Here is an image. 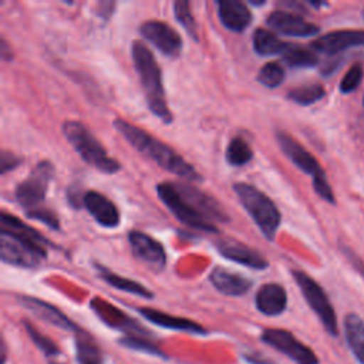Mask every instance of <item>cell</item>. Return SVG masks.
Instances as JSON below:
<instances>
[{"label": "cell", "mask_w": 364, "mask_h": 364, "mask_svg": "<svg viewBox=\"0 0 364 364\" xmlns=\"http://www.w3.org/2000/svg\"><path fill=\"white\" fill-rule=\"evenodd\" d=\"M218 17L223 27L230 31L242 33L252 23V11L247 4L239 0H219L216 3Z\"/></svg>", "instance_id": "d6986e66"}, {"label": "cell", "mask_w": 364, "mask_h": 364, "mask_svg": "<svg viewBox=\"0 0 364 364\" xmlns=\"http://www.w3.org/2000/svg\"><path fill=\"white\" fill-rule=\"evenodd\" d=\"M75 358L78 364H102V355L98 346L84 333H80L75 337Z\"/></svg>", "instance_id": "4316f807"}, {"label": "cell", "mask_w": 364, "mask_h": 364, "mask_svg": "<svg viewBox=\"0 0 364 364\" xmlns=\"http://www.w3.org/2000/svg\"><path fill=\"white\" fill-rule=\"evenodd\" d=\"M341 249H343V253L346 255V257L348 259V262L353 264V267L364 277V263H363V260H361L350 247L343 246Z\"/></svg>", "instance_id": "8d00e7d4"}, {"label": "cell", "mask_w": 364, "mask_h": 364, "mask_svg": "<svg viewBox=\"0 0 364 364\" xmlns=\"http://www.w3.org/2000/svg\"><path fill=\"white\" fill-rule=\"evenodd\" d=\"M346 343L360 364H364V320L355 314L348 313L344 317Z\"/></svg>", "instance_id": "603a6c76"}, {"label": "cell", "mask_w": 364, "mask_h": 364, "mask_svg": "<svg viewBox=\"0 0 364 364\" xmlns=\"http://www.w3.org/2000/svg\"><path fill=\"white\" fill-rule=\"evenodd\" d=\"M209 280L219 293L233 297L246 294L252 287V282L247 277L237 274L223 266L213 267L209 274Z\"/></svg>", "instance_id": "44dd1931"}, {"label": "cell", "mask_w": 364, "mask_h": 364, "mask_svg": "<svg viewBox=\"0 0 364 364\" xmlns=\"http://www.w3.org/2000/svg\"><path fill=\"white\" fill-rule=\"evenodd\" d=\"M175 18L181 23V26L185 28V31L195 40H198V26L191 11L189 1L185 0H176L172 4Z\"/></svg>", "instance_id": "d6a6232c"}, {"label": "cell", "mask_w": 364, "mask_h": 364, "mask_svg": "<svg viewBox=\"0 0 364 364\" xmlns=\"http://www.w3.org/2000/svg\"><path fill=\"white\" fill-rule=\"evenodd\" d=\"M363 80V68L360 64H354L350 67V70L344 74V77L340 81V91L344 94L353 92Z\"/></svg>", "instance_id": "836d02e7"}, {"label": "cell", "mask_w": 364, "mask_h": 364, "mask_svg": "<svg viewBox=\"0 0 364 364\" xmlns=\"http://www.w3.org/2000/svg\"><path fill=\"white\" fill-rule=\"evenodd\" d=\"M95 269L98 270V276L107 283L109 284L111 287L114 289H118L121 291H127V293H131V294H135V296H139V297H144V299H152L154 297V293L146 289L144 284L135 282V280H131L128 277H122L111 270H108L107 267L101 266V264H94Z\"/></svg>", "instance_id": "cb8c5ba5"}, {"label": "cell", "mask_w": 364, "mask_h": 364, "mask_svg": "<svg viewBox=\"0 0 364 364\" xmlns=\"http://www.w3.org/2000/svg\"><path fill=\"white\" fill-rule=\"evenodd\" d=\"M149 336H138V334H127L118 340V343L127 348H132L136 351H144L148 354H154L158 357H166V354L151 340Z\"/></svg>", "instance_id": "4dcf8cb0"}, {"label": "cell", "mask_w": 364, "mask_h": 364, "mask_svg": "<svg viewBox=\"0 0 364 364\" xmlns=\"http://www.w3.org/2000/svg\"><path fill=\"white\" fill-rule=\"evenodd\" d=\"M23 159L17 155H14L13 152L3 149L0 154V172L4 175L13 169H16L18 165H21Z\"/></svg>", "instance_id": "d590c367"}, {"label": "cell", "mask_w": 364, "mask_h": 364, "mask_svg": "<svg viewBox=\"0 0 364 364\" xmlns=\"http://www.w3.org/2000/svg\"><path fill=\"white\" fill-rule=\"evenodd\" d=\"M284 75L286 73L280 63L269 61L260 67L257 73V81L267 88H276L283 82Z\"/></svg>", "instance_id": "1f68e13d"}, {"label": "cell", "mask_w": 364, "mask_h": 364, "mask_svg": "<svg viewBox=\"0 0 364 364\" xmlns=\"http://www.w3.org/2000/svg\"><path fill=\"white\" fill-rule=\"evenodd\" d=\"M260 340L287 355L296 364H320L316 353L287 330L264 328L260 334Z\"/></svg>", "instance_id": "30bf717a"}, {"label": "cell", "mask_w": 364, "mask_h": 364, "mask_svg": "<svg viewBox=\"0 0 364 364\" xmlns=\"http://www.w3.org/2000/svg\"><path fill=\"white\" fill-rule=\"evenodd\" d=\"M23 326L31 338V341L37 346V348L44 354V357L48 360L50 364H65L64 357L58 346L46 334H43L34 324H31L28 320H23Z\"/></svg>", "instance_id": "484cf974"}, {"label": "cell", "mask_w": 364, "mask_h": 364, "mask_svg": "<svg viewBox=\"0 0 364 364\" xmlns=\"http://www.w3.org/2000/svg\"><path fill=\"white\" fill-rule=\"evenodd\" d=\"M17 301L36 317L50 323L51 326L60 327L67 331H75L78 334L82 333V330L70 317H67L60 309H57L54 304L48 301H44L33 296H17Z\"/></svg>", "instance_id": "4fadbf2b"}, {"label": "cell", "mask_w": 364, "mask_h": 364, "mask_svg": "<svg viewBox=\"0 0 364 364\" xmlns=\"http://www.w3.org/2000/svg\"><path fill=\"white\" fill-rule=\"evenodd\" d=\"M26 215L30 219H34V220H38V222L47 225L53 230H60V220H58L57 215L47 208L41 206V208L28 210V212H26Z\"/></svg>", "instance_id": "e575fe53"}, {"label": "cell", "mask_w": 364, "mask_h": 364, "mask_svg": "<svg viewBox=\"0 0 364 364\" xmlns=\"http://www.w3.org/2000/svg\"><path fill=\"white\" fill-rule=\"evenodd\" d=\"M139 34L156 50L171 58H176L182 51V38L175 28L165 21L148 20L139 26Z\"/></svg>", "instance_id": "8fae6325"}, {"label": "cell", "mask_w": 364, "mask_h": 364, "mask_svg": "<svg viewBox=\"0 0 364 364\" xmlns=\"http://www.w3.org/2000/svg\"><path fill=\"white\" fill-rule=\"evenodd\" d=\"M92 310L104 320L108 326L119 328L122 331H127V334H138V336H152L146 328H144L138 321L132 320L127 314H124L121 310L112 307L105 300H101L98 297H94L90 303Z\"/></svg>", "instance_id": "ac0fdd59"}, {"label": "cell", "mask_w": 364, "mask_h": 364, "mask_svg": "<svg viewBox=\"0 0 364 364\" xmlns=\"http://www.w3.org/2000/svg\"><path fill=\"white\" fill-rule=\"evenodd\" d=\"M138 313L145 317L148 321L152 324H156L164 328L169 330H176V331H185V333H192V334H206V328L202 327L199 323L189 320L186 317H178L168 314L161 310H155L151 307H139Z\"/></svg>", "instance_id": "7402d4cb"}, {"label": "cell", "mask_w": 364, "mask_h": 364, "mask_svg": "<svg viewBox=\"0 0 364 364\" xmlns=\"http://www.w3.org/2000/svg\"><path fill=\"white\" fill-rule=\"evenodd\" d=\"M253 50L256 54L266 57V55H274V54H283L286 48L289 47V43L282 41L273 31L267 28H256L253 31L252 37Z\"/></svg>", "instance_id": "d4e9b609"}, {"label": "cell", "mask_w": 364, "mask_h": 364, "mask_svg": "<svg viewBox=\"0 0 364 364\" xmlns=\"http://www.w3.org/2000/svg\"><path fill=\"white\" fill-rule=\"evenodd\" d=\"M0 226V259L3 263L34 267L47 257L46 245L51 243L38 230L7 212H1Z\"/></svg>", "instance_id": "7a4b0ae2"}, {"label": "cell", "mask_w": 364, "mask_h": 364, "mask_svg": "<svg viewBox=\"0 0 364 364\" xmlns=\"http://www.w3.org/2000/svg\"><path fill=\"white\" fill-rule=\"evenodd\" d=\"M128 242L132 255L152 272L159 273L165 269L166 253L161 242L141 230H131L128 233Z\"/></svg>", "instance_id": "7c38bea8"}, {"label": "cell", "mask_w": 364, "mask_h": 364, "mask_svg": "<svg viewBox=\"0 0 364 364\" xmlns=\"http://www.w3.org/2000/svg\"><path fill=\"white\" fill-rule=\"evenodd\" d=\"M233 191L262 235L270 242L274 240L282 222V215L276 203L264 192L250 183L236 182L233 185Z\"/></svg>", "instance_id": "5b68a950"}, {"label": "cell", "mask_w": 364, "mask_h": 364, "mask_svg": "<svg viewBox=\"0 0 364 364\" xmlns=\"http://www.w3.org/2000/svg\"><path fill=\"white\" fill-rule=\"evenodd\" d=\"M215 246L220 256L235 263H239L242 266L256 269V270H263L269 267V262L263 255H260L256 249L242 242H237L233 239H223V240H218Z\"/></svg>", "instance_id": "2e32d148"}, {"label": "cell", "mask_w": 364, "mask_h": 364, "mask_svg": "<svg viewBox=\"0 0 364 364\" xmlns=\"http://www.w3.org/2000/svg\"><path fill=\"white\" fill-rule=\"evenodd\" d=\"M363 104H364V101H363Z\"/></svg>", "instance_id": "f35d334b"}, {"label": "cell", "mask_w": 364, "mask_h": 364, "mask_svg": "<svg viewBox=\"0 0 364 364\" xmlns=\"http://www.w3.org/2000/svg\"><path fill=\"white\" fill-rule=\"evenodd\" d=\"M294 282L297 283L304 300L310 306V309L316 313L318 320L321 321L324 330L336 337L338 334V326H337V316L333 309V304L330 303L326 291L323 287L307 273L301 270H293L291 272Z\"/></svg>", "instance_id": "ba28073f"}, {"label": "cell", "mask_w": 364, "mask_h": 364, "mask_svg": "<svg viewBox=\"0 0 364 364\" xmlns=\"http://www.w3.org/2000/svg\"><path fill=\"white\" fill-rule=\"evenodd\" d=\"M226 162L232 166H242L252 161L253 151L243 136H233L226 146Z\"/></svg>", "instance_id": "83f0119b"}, {"label": "cell", "mask_w": 364, "mask_h": 364, "mask_svg": "<svg viewBox=\"0 0 364 364\" xmlns=\"http://www.w3.org/2000/svg\"><path fill=\"white\" fill-rule=\"evenodd\" d=\"M276 139H277V144H279L280 149L283 151V154L300 171H303L304 173H307L313 178V188H314L316 193L326 202L334 205L336 198H334L333 189L327 181V176H326L323 168L317 162V159L303 145H300L296 139H293L289 134H286L283 131L276 132Z\"/></svg>", "instance_id": "52a82bcc"}, {"label": "cell", "mask_w": 364, "mask_h": 364, "mask_svg": "<svg viewBox=\"0 0 364 364\" xmlns=\"http://www.w3.org/2000/svg\"><path fill=\"white\" fill-rule=\"evenodd\" d=\"M360 46H364V30H337L313 40L310 48L313 51L333 55Z\"/></svg>", "instance_id": "9a60e30c"}, {"label": "cell", "mask_w": 364, "mask_h": 364, "mask_svg": "<svg viewBox=\"0 0 364 364\" xmlns=\"http://www.w3.org/2000/svg\"><path fill=\"white\" fill-rule=\"evenodd\" d=\"M82 206L90 212L94 220L107 229H114L121 222V215L117 205L105 195L97 191H88L84 193Z\"/></svg>", "instance_id": "e0dca14e"}, {"label": "cell", "mask_w": 364, "mask_h": 364, "mask_svg": "<svg viewBox=\"0 0 364 364\" xmlns=\"http://www.w3.org/2000/svg\"><path fill=\"white\" fill-rule=\"evenodd\" d=\"M6 363V344H1V364Z\"/></svg>", "instance_id": "74e56055"}, {"label": "cell", "mask_w": 364, "mask_h": 364, "mask_svg": "<svg viewBox=\"0 0 364 364\" xmlns=\"http://www.w3.org/2000/svg\"><path fill=\"white\" fill-rule=\"evenodd\" d=\"M112 125L138 152L158 164L161 168L188 179L189 182L202 181V176L195 171V168L188 164L175 149L156 139L145 129L122 118H115Z\"/></svg>", "instance_id": "3957f363"}, {"label": "cell", "mask_w": 364, "mask_h": 364, "mask_svg": "<svg viewBox=\"0 0 364 364\" xmlns=\"http://www.w3.org/2000/svg\"><path fill=\"white\" fill-rule=\"evenodd\" d=\"M61 131L84 162L104 173H115L119 171L121 164L108 155L105 148L82 122L74 119L64 121Z\"/></svg>", "instance_id": "8992f818"}, {"label": "cell", "mask_w": 364, "mask_h": 364, "mask_svg": "<svg viewBox=\"0 0 364 364\" xmlns=\"http://www.w3.org/2000/svg\"><path fill=\"white\" fill-rule=\"evenodd\" d=\"M131 57L151 112L162 122L171 124L173 118L166 104L161 68L152 51L142 41L135 40L131 46Z\"/></svg>", "instance_id": "277c9868"}, {"label": "cell", "mask_w": 364, "mask_h": 364, "mask_svg": "<svg viewBox=\"0 0 364 364\" xmlns=\"http://www.w3.org/2000/svg\"><path fill=\"white\" fill-rule=\"evenodd\" d=\"M158 198L171 213L183 225L216 233V222H226L229 218L219 203L198 188L186 182H161L156 185Z\"/></svg>", "instance_id": "6da1fadb"}, {"label": "cell", "mask_w": 364, "mask_h": 364, "mask_svg": "<svg viewBox=\"0 0 364 364\" xmlns=\"http://www.w3.org/2000/svg\"><path fill=\"white\" fill-rule=\"evenodd\" d=\"M324 95L326 91L321 84H307L290 90L287 98L299 105H311L321 100Z\"/></svg>", "instance_id": "f546056e"}, {"label": "cell", "mask_w": 364, "mask_h": 364, "mask_svg": "<svg viewBox=\"0 0 364 364\" xmlns=\"http://www.w3.org/2000/svg\"><path fill=\"white\" fill-rule=\"evenodd\" d=\"M255 306L264 316H280L287 307L286 289L279 283H266L255 294Z\"/></svg>", "instance_id": "ffe728a7"}, {"label": "cell", "mask_w": 364, "mask_h": 364, "mask_svg": "<svg viewBox=\"0 0 364 364\" xmlns=\"http://www.w3.org/2000/svg\"><path fill=\"white\" fill-rule=\"evenodd\" d=\"M287 65L294 68H307L317 64V55L311 48L301 47L299 44H289L286 51L282 54Z\"/></svg>", "instance_id": "f1b7e54d"}, {"label": "cell", "mask_w": 364, "mask_h": 364, "mask_svg": "<svg viewBox=\"0 0 364 364\" xmlns=\"http://www.w3.org/2000/svg\"><path fill=\"white\" fill-rule=\"evenodd\" d=\"M53 176L54 165L50 161H41L33 168L30 175L16 186L14 198L26 212L41 208Z\"/></svg>", "instance_id": "9c48e42d"}, {"label": "cell", "mask_w": 364, "mask_h": 364, "mask_svg": "<svg viewBox=\"0 0 364 364\" xmlns=\"http://www.w3.org/2000/svg\"><path fill=\"white\" fill-rule=\"evenodd\" d=\"M266 21L273 33L289 37H310L316 36L320 31L318 26L309 23L303 17L284 10L272 11Z\"/></svg>", "instance_id": "5bb4252c"}]
</instances>
